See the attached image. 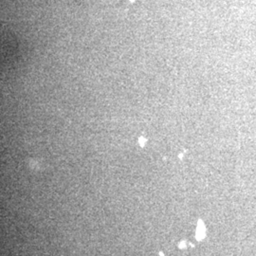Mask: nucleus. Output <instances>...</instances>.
<instances>
[{
  "label": "nucleus",
  "instance_id": "obj_3",
  "mask_svg": "<svg viewBox=\"0 0 256 256\" xmlns=\"http://www.w3.org/2000/svg\"><path fill=\"white\" fill-rule=\"evenodd\" d=\"M159 255H160V256H164V254H163V253H162V252H160V253H159Z\"/></svg>",
  "mask_w": 256,
  "mask_h": 256
},
{
  "label": "nucleus",
  "instance_id": "obj_2",
  "mask_svg": "<svg viewBox=\"0 0 256 256\" xmlns=\"http://www.w3.org/2000/svg\"><path fill=\"white\" fill-rule=\"evenodd\" d=\"M179 247H180L181 249L185 248V247H186V243H185V241H182V242H181L180 244H179Z\"/></svg>",
  "mask_w": 256,
  "mask_h": 256
},
{
  "label": "nucleus",
  "instance_id": "obj_1",
  "mask_svg": "<svg viewBox=\"0 0 256 256\" xmlns=\"http://www.w3.org/2000/svg\"><path fill=\"white\" fill-rule=\"evenodd\" d=\"M206 235V227L204 225V222H203L201 219L198 220V223H197V227H196V239L200 241L205 237Z\"/></svg>",
  "mask_w": 256,
  "mask_h": 256
}]
</instances>
